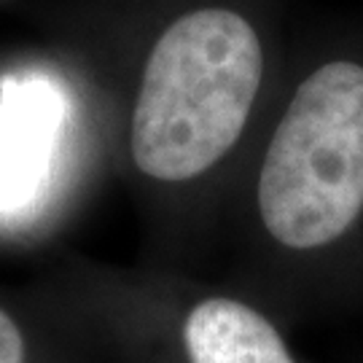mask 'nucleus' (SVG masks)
Masks as SVG:
<instances>
[{"label": "nucleus", "mask_w": 363, "mask_h": 363, "mask_svg": "<svg viewBox=\"0 0 363 363\" xmlns=\"http://www.w3.org/2000/svg\"><path fill=\"white\" fill-rule=\"evenodd\" d=\"M27 13L94 89L138 261L210 274L291 60V0H35Z\"/></svg>", "instance_id": "obj_1"}, {"label": "nucleus", "mask_w": 363, "mask_h": 363, "mask_svg": "<svg viewBox=\"0 0 363 363\" xmlns=\"http://www.w3.org/2000/svg\"><path fill=\"white\" fill-rule=\"evenodd\" d=\"M210 274L294 331L363 312V25L294 38Z\"/></svg>", "instance_id": "obj_2"}, {"label": "nucleus", "mask_w": 363, "mask_h": 363, "mask_svg": "<svg viewBox=\"0 0 363 363\" xmlns=\"http://www.w3.org/2000/svg\"><path fill=\"white\" fill-rule=\"evenodd\" d=\"M43 269L111 363H315L294 328L213 274L86 256Z\"/></svg>", "instance_id": "obj_3"}, {"label": "nucleus", "mask_w": 363, "mask_h": 363, "mask_svg": "<svg viewBox=\"0 0 363 363\" xmlns=\"http://www.w3.org/2000/svg\"><path fill=\"white\" fill-rule=\"evenodd\" d=\"M113 178L94 89L52 43L0 62V250H40Z\"/></svg>", "instance_id": "obj_4"}, {"label": "nucleus", "mask_w": 363, "mask_h": 363, "mask_svg": "<svg viewBox=\"0 0 363 363\" xmlns=\"http://www.w3.org/2000/svg\"><path fill=\"white\" fill-rule=\"evenodd\" d=\"M0 363H111L86 320L40 267L0 280Z\"/></svg>", "instance_id": "obj_5"}, {"label": "nucleus", "mask_w": 363, "mask_h": 363, "mask_svg": "<svg viewBox=\"0 0 363 363\" xmlns=\"http://www.w3.org/2000/svg\"><path fill=\"white\" fill-rule=\"evenodd\" d=\"M3 6H13V0H0V9H3Z\"/></svg>", "instance_id": "obj_6"}]
</instances>
